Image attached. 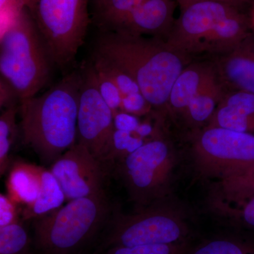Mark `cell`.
Returning <instances> with one entry per match:
<instances>
[{
    "instance_id": "cell-1",
    "label": "cell",
    "mask_w": 254,
    "mask_h": 254,
    "mask_svg": "<svg viewBox=\"0 0 254 254\" xmlns=\"http://www.w3.org/2000/svg\"><path fill=\"white\" fill-rule=\"evenodd\" d=\"M95 52L121 65L136 81L154 111L162 116L167 115L174 83L190 60L165 40L116 31H106L100 37Z\"/></svg>"
},
{
    "instance_id": "cell-2",
    "label": "cell",
    "mask_w": 254,
    "mask_h": 254,
    "mask_svg": "<svg viewBox=\"0 0 254 254\" xmlns=\"http://www.w3.org/2000/svg\"><path fill=\"white\" fill-rule=\"evenodd\" d=\"M82 81V73L73 71L43 95L20 102L23 142L46 163H53L77 143Z\"/></svg>"
},
{
    "instance_id": "cell-3",
    "label": "cell",
    "mask_w": 254,
    "mask_h": 254,
    "mask_svg": "<svg viewBox=\"0 0 254 254\" xmlns=\"http://www.w3.org/2000/svg\"><path fill=\"white\" fill-rule=\"evenodd\" d=\"M9 16L0 41V73L21 102L46 85L54 63L28 8Z\"/></svg>"
},
{
    "instance_id": "cell-4",
    "label": "cell",
    "mask_w": 254,
    "mask_h": 254,
    "mask_svg": "<svg viewBox=\"0 0 254 254\" xmlns=\"http://www.w3.org/2000/svg\"><path fill=\"white\" fill-rule=\"evenodd\" d=\"M110 208L104 192L68 201L35 220L36 245L45 254H72L96 235Z\"/></svg>"
},
{
    "instance_id": "cell-5",
    "label": "cell",
    "mask_w": 254,
    "mask_h": 254,
    "mask_svg": "<svg viewBox=\"0 0 254 254\" xmlns=\"http://www.w3.org/2000/svg\"><path fill=\"white\" fill-rule=\"evenodd\" d=\"M195 171L219 182L254 172V134L220 127H204L189 135Z\"/></svg>"
},
{
    "instance_id": "cell-6",
    "label": "cell",
    "mask_w": 254,
    "mask_h": 254,
    "mask_svg": "<svg viewBox=\"0 0 254 254\" xmlns=\"http://www.w3.org/2000/svg\"><path fill=\"white\" fill-rule=\"evenodd\" d=\"M177 158L165 136L146 142L118 163V172L138 210L169 199Z\"/></svg>"
},
{
    "instance_id": "cell-7",
    "label": "cell",
    "mask_w": 254,
    "mask_h": 254,
    "mask_svg": "<svg viewBox=\"0 0 254 254\" xmlns=\"http://www.w3.org/2000/svg\"><path fill=\"white\" fill-rule=\"evenodd\" d=\"M190 234L184 213L167 200L135 213L114 216L102 247L105 251L116 247L184 243L189 242Z\"/></svg>"
},
{
    "instance_id": "cell-8",
    "label": "cell",
    "mask_w": 254,
    "mask_h": 254,
    "mask_svg": "<svg viewBox=\"0 0 254 254\" xmlns=\"http://www.w3.org/2000/svg\"><path fill=\"white\" fill-rule=\"evenodd\" d=\"M26 7L53 63L66 67L84 43L89 24L88 0H30Z\"/></svg>"
},
{
    "instance_id": "cell-9",
    "label": "cell",
    "mask_w": 254,
    "mask_h": 254,
    "mask_svg": "<svg viewBox=\"0 0 254 254\" xmlns=\"http://www.w3.org/2000/svg\"><path fill=\"white\" fill-rule=\"evenodd\" d=\"M239 8L222 1H199L181 10L166 41L190 59L193 55L223 53L226 42V19Z\"/></svg>"
},
{
    "instance_id": "cell-10",
    "label": "cell",
    "mask_w": 254,
    "mask_h": 254,
    "mask_svg": "<svg viewBox=\"0 0 254 254\" xmlns=\"http://www.w3.org/2000/svg\"><path fill=\"white\" fill-rule=\"evenodd\" d=\"M83 74L77 121V142L106 165L115 127L113 110L100 95L91 65Z\"/></svg>"
},
{
    "instance_id": "cell-11",
    "label": "cell",
    "mask_w": 254,
    "mask_h": 254,
    "mask_svg": "<svg viewBox=\"0 0 254 254\" xmlns=\"http://www.w3.org/2000/svg\"><path fill=\"white\" fill-rule=\"evenodd\" d=\"M49 170L67 201L104 192L106 165L78 142L55 160Z\"/></svg>"
},
{
    "instance_id": "cell-12",
    "label": "cell",
    "mask_w": 254,
    "mask_h": 254,
    "mask_svg": "<svg viewBox=\"0 0 254 254\" xmlns=\"http://www.w3.org/2000/svg\"><path fill=\"white\" fill-rule=\"evenodd\" d=\"M213 65L225 91L254 94V37L252 34L234 49L219 55Z\"/></svg>"
},
{
    "instance_id": "cell-13",
    "label": "cell",
    "mask_w": 254,
    "mask_h": 254,
    "mask_svg": "<svg viewBox=\"0 0 254 254\" xmlns=\"http://www.w3.org/2000/svg\"><path fill=\"white\" fill-rule=\"evenodd\" d=\"M175 0H144L113 31L132 36L168 38L175 23Z\"/></svg>"
},
{
    "instance_id": "cell-14",
    "label": "cell",
    "mask_w": 254,
    "mask_h": 254,
    "mask_svg": "<svg viewBox=\"0 0 254 254\" xmlns=\"http://www.w3.org/2000/svg\"><path fill=\"white\" fill-rule=\"evenodd\" d=\"M206 127L254 134V94L239 91L225 92Z\"/></svg>"
},
{
    "instance_id": "cell-15",
    "label": "cell",
    "mask_w": 254,
    "mask_h": 254,
    "mask_svg": "<svg viewBox=\"0 0 254 254\" xmlns=\"http://www.w3.org/2000/svg\"><path fill=\"white\" fill-rule=\"evenodd\" d=\"M215 76L213 64L199 63L187 65L172 87L167 115L182 118L191 100Z\"/></svg>"
},
{
    "instance_id": "cell-16",
    "label": "cell",
    "mask_w": 254,
    "mask_h": 254,
    "mask_svg": "<svg viewBox=\"0 0 254 254\" xmlns=\"http://www.w3.org/2000/svg\"><path fill=\"white\" fill-rule=\"evenodd\" d=\"M43 167L18 161L11 165L6 180L8 196L18 205H31L40 193Z\"/></svg>"
},
{
    "instance_id": "cell-17",
    "label": "cell",
    "mask_w": 254,
    "mask_h": 254,
    "mask_svg": "<svg viewBox=\"0 0 254 254\" xmlns=\"http://www.w3.org/2000/svg\"><path fill=\"white\" fill-rule=\"evenodd\" d=\"M225 92L216 75L191 100L182 120L192 130L208 125Z\"/></svg>"
},
{
    "instance_id": "cell-18",
    "label": "cell",
    "mask_w": 254,
    "mask_h": 254,
    "mask_svg": "<svg viewBox=\"0 0 254 254\" xmlns=\"http://www.w3.org/2000/svg\"><path fill=\"white\" fill-rule=\"evenodd\" d=\"M66 198L59 182L49 169L42 168L41 186L36 200L22 211L23 220L46 216L63 206Z\"/></svg>"
},
{
    "instance_id": "cell-19",
    "label": "cell",
    "mask_w": 254,
    "mask_h": 254,
    "mask_svg": "<svg viewBox=\"0 0 254 254\" xmlns=\"http://www.w3.org/2000/svg\"><path fill=\"white\" fill-rule=\"evenodd\" d=\"M97 23L106 31L116 29L144 0H93Z\"/></svg>"
},
{
    "instance_id": "cell-20",
    "label": "cell",
    "mask_w": 254,
    "mask_h": 254,
    "mask_svg": "<svg viewBox=\"0 0 254 254\" xmlns=\"http://www.w3.org/2000/svg\"><path fill=\"white\" fill-rule=\"evenodd\" d=\"M19 107L4 109L0 117V174L4 175L9 168V155L17 134L16 115Z\"/></svg>"
},
{
    "instance_id": "cell-21",
    "label": "cell",
    "mask_w": 254,
    "mask_h": 254,
    "mask_svg": "<svg viewBox=\"0 0 254 254\" xmlns=\"http://www.w3.org/2000/svg\"><path fill=\"white\" fill-rule=\"evenodd\" d=\"M92 64L104 71L113 80L123 96L141 92L139 86L131 75L113 60L95 52Z\"/></svg>"
},
{
    "instance_id": "cell-22",
    "label": "cell",
    "mask_w": 254,
    "mask_h": 254,
    "mask_svg": "<svg viewBox=\"0 0 254 254\" xmlns=\"http://www.w3.org/2000/svg\"><path fill=\"white\" fill-rule=\"evenodd\" d=\"M215 200L237 203L254 195V172L245 176L218 182Z\"/></svg>"
},
{
    "instance_id": "cell-23",
    "label": "cell",
    "mask_w": 254,
    "mask_h": 254,
    "mask_svg": "<svg viewBox=\"0 0 254 254\" xmlns=\"http://www.w3.org/2000/svg\"><path fill=\"white\" fill-rule=\"evenodd\" d=\"M189 254H254V247L238 239L218 237L190 249Z\"/></svg>"
},
{
    "instance_id": "cell-24",
    "label": "cell",
    "mask_w": 254,
    "mask_h": 254,
    "mask_svg": "<svg viewBox=\"0 0 254 254\" xmlns=\"http://www.w3.org/2000/svg\"><path fill=\"white\" fill-rule=\"evenodd\" d=\"M30 238L21 222L0 227V254H28Z\"/></svg>"
},
{
    "instance_id": "cell-25",
    "label": "cell",
    "mask_w": 254,
    "mask_h": 254,
    "mask_svg": "<svg viewBox=\"0 0 254 254\" xmlns=\"http://www.w3.org/2000/svg\"><path fill=\"white\" fill-rule=\"evenodd\" d=\"M146 143L136 132L115 129L106 165L118 164Z\"/></svg>"
},
{
    "instance_id": "cell-26",
    "label": "cell",
    "mask_w": 254,
    "mask_h": 254,
    "mask_svg": "<svg viewBox=\"0 0 254 254\" xmlns=\"http://www.w3.org/2000/svg\"><path fill=\"white\" fill-rule=\"evenodd\" d=\"M190 242L171 245H146L134 247H112L103 254H189Z\"/></svg>"
},
{
    "instance_id": "cell-27",
    "label": "cell",
    "mask_w": 254,
    "mask_h": 254,
    "mask_svg": "<svg viewBox=\"0 0 254 254\" xmlns=\"http://www.w3.org/2000/svg\"><path fill=\"white\" fill-rule=\"evenodd\" d=\"M97 87L102 98L113 110V114L122 111L123 95L117 85L99 68L91 64Z\"/></svg>"
},
{
    "instance_id": "cell-28",
    "label": "cell",
    "mask_w": 254,
    "mask_h": 254,
    "mask_svg": "<svg viewBox=\"0 0 254 254\" xmlns=\"http://www.w3.org/2000/svg\"><path fill=\"white\" fill-rule=\"evenodd\" d=\"M217 210L231 217L246 228L254 230V195L236 203V207L222 203H214Z\"/></svg>"
},
{
    "instance_id": "cell-29",
    "label": "cell",
    "mask_w": 254,
    "mask_h": 254,
    "mask_svg": "<svg viewBox=\"0 0 254 254\" xmlns=\"http://www.w3.org/2000/svg\"><path fill=\"white\" fill-rule=\"evenodd\" d=\"M122 111L138 117L146 116L154 110L141 92L124 95Z\"/></svg>"
},
{
    "instance_id": "cell-30",
    "label": "cell",
    "mask_w": 254,
    "mask_h": 254,
    "mask_svg": "<svg viewBox=\"0 0 254 254\" xmlns=\"http://www.w3.org/2000/svg\"><path fill=\"white\" fill-rule=\"evenodd\" d=\"M18 206L8 195L0 194V227L20 222Z\"/></svg>"
},
{
    "instance_id": "cell-31",
    "label": "cell",
    "mask_w": 254,
    "mask_h": 254,
    "mask_svg": "<svg viewBox=\"0 0 254 254\" xmlns=\"http://www.w3.org/2000/svg\"><path fill=\"white\" fill-rule=\"evenodd\" d=\"M141 123V117L125 111H119L114 114V127L116 130L136 132Z\"/></svg>"
},
{
    "instance_id": "cell-32",
    "label": "cell",
    "mask_w": 254,
    "mask_h": 254,
    "mask_svg": "<svg viewBox=\"0 0 254 254\" xmlns=\"http://www.w3.org/2000/svg\"><path fill=\"white\" fill-rule=\"evenodd\" d=\"M17 101L20 102L17 93L14 88L4 78H0V106L1 108L16 106Z\"/></svg>"
},
{
    "instance_id": "cell-33",
    "label": "cell",
    "mask_w": 254,
    "mask_h": 254,
    "mask_svg": "<svg viewBox=\"0 0 254 254\" xmlns=\"http://www.w3.org/2000/svg\"><path fill=\"white\" fill-rule=\"evenodd\" d=\"M30 0H0L1 14H11L27 6Z\"/></svg>"
},
{
    "instance_id": "cell-34",
    "label": "cell",
    "mask_w": 254,
    "mask_h": 254,
    "mask_svg": "<svg viewBox=\"0 0 254 254\" xmlns=\"http://www.w3.org/2000/svg\"><path fill=\"white\" fill-rule=\"evenodd\" d=\"M177 4L180 5V9H185L187 6L194 4V3L199 2V1H208V0H175ZM213 1H222V2L227 3L232 5V6H236L240 8L242 5L245 4L242 0H213Z\"/></svg>"
},
{
    "instance_id": "cell-35",
    "label": "cell",
    "mask_w": 254,
    "mask_h": 254,
    "mask_svg": "<svg viewBox=\"0 0 254 254\" xmlns=\"http://www.w3.org/2000/svg\"><path fill=\"white\" fill-rule=\"evenodd\" d=\"M242 1H243L244 3L247 2V1H250V0H242Z\"/></svg>"
}]
</instances>
